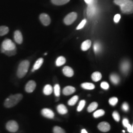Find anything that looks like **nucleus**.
I'll list each match as a JSON object with an SVG mask.
<instances>
[{
	"instance_id": "nucleus-12",
	"label": "nucleus",
	"mask_w": 133,
	"mask_h": 133,
	"mask_svg": "<svg viewBox=\"0 0 133 133\" xmlns=\"http://www.w3.org/2000/svg\"><path fill=\"white\" fill-rule=\"evenodd\" d=\"M36 87V83L34 81H30L26 84L25 90L28 93L33 92Z\"/></svg>"
},
{
	"instance_id": "nucleus-8",
	"label": "nucleus",
	"mask_w": 133,
	"mask_h": 133,
	"mask_svg": "<svg viewBox=\"0 0 133 133\" xmlns=\"http://www.w3.org/2000/svg\"><path fill=\"white\" fill-rule=\"evenodd\" d=\"M39 19L42 24L45 26H48L51 23V19L46 14H42L39 16Z\"/></svg>"
},
{
	"instance_id": "nucleus-42",
	"label": "nucleus",
	"mask_w": 133,
	"mask_h": 133,
	"mask_svg": "<svg viewBox=\"0 0 133 133\" xmlns=\"http://www.w3.org/2000/svg\"><path fill=\"white\" fill-rule=\"evenodd\" d=\"M85 2L88 5H90L94 3V0H84Z\"/></svg>"
},
{
	"instance_id": "nucleus-3",
	"label": "nucleus",
	"mask_w": 133,
	"mask_h": 133,
	"mask_svg": "<svg viewBox=\"0 0 133 133\" xmlns=\"http://www.w3.org/2000/svg\"><path fill=\"white\" fill-rule=\"evenodd\" d=\"M30 62L28 60L22 61L19 64L17 71V76L18 78H21L25 76L28 71Z\"/></svg>"
},
{
	"instance_id": "nucleus-41",
	"label": "nucleus",
	"mask_w": 133,
	"mask_h": 133,
	"mask_svg": "<svg viewBox=\"0 0 133 133\" xmlns=\"http://www.w3.org/2000/svg\"><path fill=\"white\" fill-rule=\"evenodd\" d=\"M128 129V131L129 133H133V125H131L130 124H129L127 126V127H126Z\"/></svg>"
},
{
	"instance_id": "nucleus-1",
	"label": "nucleus",
	"mask_w": 133,
	"mask_h": 133,
	"mask_svg": "<svg viewBox=\"0 0 133 133\" xmlns=\"http://www.w3.org/2000/svg\"><path fill=\"white\" fill-rule=\"evenodd\" d=\"M114 3L119 5L122 13L125 14H131L133 13L132 0H114Z\"/></svg>"
},
{
	"instance_id": "nucleus-38",
	"label": "nucleus",
	"mask_w": 133,
	"mask_h": 133,
	"mask_svg": "<svg viewBox=\"0 0 133 133\" xmlns=\"http://www.w3.org/2000/svg\"><path fill=\"white\" fill-rule=\"evenodd\" d=\"M122 109L124 111L127 112L129 110V105L126 102L124 103L122 105Z\"/></svg>"
},
{
	"instance_id": "nucleus-39",
	"label": "nucleus",
	"mask_w": 133,
	"mask_h": 133,
	"mask_svg": "<svg viewBox=\"0 0 133 133\" xmlns=\"http://www.w3.org/2000/svg\"><path fill=\"white\" fill-rule=\"evenodd\" d=\"M121 18V16L119 14H116L114 17V21L115 23H118L119 20H120Z\"/></svg>"
},
{
	"instance_id": "nucleus-27",
	"label": "nucleus",
	"mask_w": 133,
	"mask_h": 133,
	"mask_svg": "<svg viewBox=\"0 0 133 133\" xmlns=\"http://www.w3.org/2000/svg\"><path fill=\"white\" fill-rule=\"evenodd\" d=\"M78 100V96H74L72 97L71 99L68 101V104L70 105V106H72L76 104Z\"/></svg>"
},
{
	"instance_id": "nucleus-29",
	"label": "nucleus",
	"mask_w": 133,
	"mask_h": 133,
	"mask_svg": "<svg viewBox=\"0 0 133 133\" xmlns=\"http://www.w3.org/2000/svg\"><path fill=\"white\" fill-rule=\"evenodd\" d=\"M102 49V46L100 43L98 42H96L94 44V50L95 53H99Z\"/></svg>"
},
{
	"instance_id": "nucleus-14",
	"label": "nucleus",
	"mask_w": 133,
	"mask_h": 133,
	"mask_svg": "<svg viewBox=\"0 0 133 133\" xmlns=\"http://www.w3.org/2000/svg\"><path fill=\"white\" fill-rule=\"evenodd\" d=\"M14 38L15 42L18 44H21L23 42V36L19 30H16L14 32Z\"/></svg>"
},
{
	"instance_id": "nucleus-43",
	"label": "nucleus",
	"mask_w": 133,
	"mask_h": 133,
	"mask_svg": "<svg viewBox=\"0 0 133 133\" xmlns=\"http://www.w3.org/2000/svg\"><path fill=\"white\" fill-rule=\"evenodd\" d=\"M81 133H88V132H87V131L85 129H82V130H81Z\"/></svg>"
},
{
	"instance_id": "nucleus-2",
	"label": "nucleus",
	"mask_w": 133,
	"mask_h": 133,
	"mask_svg": "<svg viewBox=\"0 0 133 133\" xmlns=\"http://www.w3.org/2000/svg\"><path fill=\"white\" fill-rule=\"evenodd\" d=\"M23 98V95L21 94H16L15 95L10 96L5 100L4 105L7 108L14 107L17 105Z\"/></svg>"
},
{
	"instance_id": "nucleus-13",
	"label": "nucleus",
	"mask_w": 133,
	"mask_h": 133,
	"mask_svg": "<svg viewBox=\"0 0 133 133\" xmlns=\"http://www.w3.org/2000/svg\"><path fill=\"white\" fill-rule=\"evenodd\" d=\"M76 88L71 86H67L65 87L63 90V93L64 95H71L76 92Z\"/></svg>"
},
{
	"instance_id": "nucleus-18",
	"label": "nucleus",
	"mask_w": 133,
	"mask_h": 133,
	"mask_svg": "<svg viewBox=\"0 0 133 133\" xmlns=\"http://www.w3.org/2000/svg\"><path fill=\"white\" fill-rule=\"evenodd\" d=\"M110 80L115 85L118 84L120 82V77L116 74H112L110 76Z\"/></svg>"
},
{
	"instance_id": "nucleus-11",
	"label": "nucleus",
	"mask_w": 133,
	"mask_h": 133,
	"mask_svg": "<svg viewBox=\"0 0 133 133\" xmlns=\"http://www.w3.org/2000/svg\"><path fill=\"white\" fill-rule=\"evenodd\" d=\"M41 113L44 117L49 119H52L54 117V112L49 109H43L42 110Z\"/></svg>"
},
{
	"instance_id": "nucleus-7",
	"label": "nucleus",
	"mask_w": 133,
	"mask_h": 133,
	"mask_svg": "<svg viewBox=\"0 0 133 133\" xmlns=\"http://www.w3.org/2000/svg\"><path fill=\"white\" fill-rule=\"evenodd\" d=\"M130 63L128 60H124L121 62L120 66V71L123 74L125 75H128L129 71H130Z\"/></svg>"
},
{
	"instance_id": "nucleus-19",
	"label": "nucleus",
	"mask_w": 133,
	"mask_h": 133,
	"mask_svg": "<svg viewBox=\"0 0 133 133\" xmlns=\"http://www.w3.org/2000/svg\"><path fill=\"white\" fill-rule=\"evenodd\" d=\"M43 59L42 58H40L38 60H37L34 65L33 69H32V71L34 72L35 71L37 70L38 69H39L43 65Z\"/></svg>"
},
{
	"instance_id": "nucleus-31",
	"label": "nucleus",
	"mask_w": 133,
	"mask_h": 133,
	"mask_svg": "<svg viewBox=\"0 0 133 133\" xmlns=\"http://www.w3.org/2000/svg\"><path fill=\"white\" fill-rule=\"evenodd\" d=\"M85 104L86 101L85 100H81V101L79 103V105L77 107V111H79V112L81 111L84 108V107H85Z\"/></svg>"
},
{
	"instance_id": "nucleus-33",
	"label": "nucleus",
	"mask_w": 133,
	"mask_h": 133,
	"mask_svg": "<svg viewBox=\"0 0 133 133\" xmlns=\"http://www.w3.org/2000/svg\"><path fill=\"white\" fill-rule=\"evenodd\" d=\"M3 53H5V54H6V55L9 56H14L16 54V48L13 49V50L5 51Z\"/></svg>"
},
{
	"instance_id": "nucleus-34",
	"label": "nucleus",
	"mask_w": 133,
	"mask_h": 133,
	"mask_svg": "<svg viewBox=\"0 0 133 133\" xmlns=\"http://www.w3.org/2000/svg\"><path fill=\"white\" fill-rule=\"evenodd\" d=\"M118 100L117 99V98L116 97H112L110 98L109 100V103L110 105L112 106H114L117 104V103H118Z\"/></svg>"
},
{
	"instance_id": "nucleus-24",
	"label": "nucleus",
	"mask_w": 133,
	"mask_h": 133,
	"mask_svg": "<svg viewBox=\"0 0 133 133\" xmlns=\"http://www.w3.org/2000/svg\"><path fill=\"white\" fill-rule=\"evenodd\" d=\"M66 59L63 56L58 57L56 61V65L58 66H62L66 63Z\"/></svg>"
},
{
	"instance_id": "nucleus-45",
	"label": "nucleus",
	"mask_w": 133,
	"mask_h": 133,
	"mask_svg": "<svg viewBox=\"0 0 133 133\" xmlns=\"http://www.w3.org/2000/svg\"><path fill=\"white\" fill-rule=\"evenodd\" d=\"M122 132H123V133H125V131H124V130H123V131H122Z\"/></svg>"
},
{
	"instance_id": "nucleus-28",
	"label": "nucleus",
	"mask_w": 133,
	"mask_h": 133,
	"mask_svg": "<svg viewBox=\"0 0 133 133\" xmlns=\"http://www.w3.org/2000/svg\"><path fill=\"white\" fill-rule=\"evenodd\" d=\"M105 111L102 109H99L96 111L93 114V116L95 118H99L105 115Z\"/></svg>"
},
{
	"instance_id": "nucleus-26",
	"label": "nucleus",
	"mask_w": 133,
	"mask_h": 133,
	"mask_svg": "<svg viewBox=\"0 0 133 133\" xmlns=\"http://www.w3.org/2000/svg\"><path fill=\"white\" fill-rule=\"evenodd\" d=\"M9 29L5 26H0V36H3L9 33Z\"/></svg>"
},
{
	"instance_id": "nucleus-23",
	"label": "nucleus",
	"mask_w": 133,
	"mask_h": 133,
	"mask_svg": "<svg viewBox=\"0 0 133 133\" xmlns=\"http://www.w3.org/2000/svg\"><path fill=\"white\" fill-rule=\"evenodd\" d=\"M70 0H51L53 4L57 5H65L69 3Z\"/></svg>"
},
{
	"instance_id": "nucleus-10",
	"label": "nucleus",
	"mask_w": 133,
	"mask_h": 133,
	"mask_svg": "<svg viewBox=\"0 0 133 133\" xmlns=\"http://www.w3.org/2000/svg\"><path fill=\"white\" fill-rule=\"evenodd\" d=\"M98 128L100 131L103 132H107L110 129V125L107 122L103 121L98 124Z\"/></svg>"
},
{
	"instance_id": "nucleus-17",
	"label": "nucleus",
	"mask_w": 133,
	"mask_h": 133,
	"mask_svg": "<svg viewBox=\"0 0 133 133\" xmlns=\"http://www.w3.org/2000/svg\"><path fill=\"white\" fill-rule=\"evenodd\" d=\"M57 110L58 113L60 114H66L68 111L66 107L63 104L58 105L57 106Z\"/></svg>"
},
{
	"instance_id": "nucleus-37",
	"label": "nucleus",
	"mask_w": 133,
	"mask_h": 133,
	"mask_svg": "<svg viewBox=\"0 0 133 133\" xmlns=\"http://www.w3.org/2000/svg\"><path fill=\"white\" fill-rule=\"evenodd\" d=\"M101 87L105 90H108L109 88V84L108 82L104 81L101 83Z\"/></svg>"
},
{
	"instance_id": "nucleus-35",
	"label": "nucleus",
	"mask_w": 133,
	"mask_h": 133,
	"mask_svg": "<svg viewBox=\"0 0 133 133\" xmlns=\"http://www.w3.org/2000/svg\"><path fill=\"white\" fill-rule=\"evenodd\" d=\"M112 117L114 118V120L117 122H119L120 120V116L119 113L116 111H114V112H113Z\"/></svg>"
},
{
	"instance_id": "nucleus-5",
	"label": "nucleus",
	"mask_w": 133,
	"mask_h": 133,
	"mask_svg": "<svg viewBox=\"0 0 133 133\" xmlns=\"http://www.w3.org/2000/svg\"><path fill=\"white\" fill-rule=\"evenodd\" d=\"M6 128L11 133H15L19 128L18 124L14 120L9 121L6 124Z\"/></svg>"
},
{
	"instance_id": "nucleus-30",
	"label": "nucleus",
	"mask_w": 133,
	"mask_h": 133,
	"mask_svg": "<svg viewBox=\"0 0 133 133\" xmlns=\"http://www.w3.org/2000/svg\"><path fill=\"white\" fill-rule=\"evenodd\" d=\"M54 91L55 95L57 97H59L60 95V87L59 84H57L55 85L54 87Z\"/></svg>"
},
{
	"instance_id": "nucleus-32",
	"label": "nucleus",
	"mask_w": 133,
	"mask_h": 133,
	"mask_svg": "<svg viewBox=\"0 0 133 133\" xmlns=\"http://www.w3.org/2000/svg\"><path fill=\"white\" fill-rule=\"evenodd\" d=\"M53 131L54 133H66L63 129L59 126H55L53 128Z\"/></svg>"
},
{
	"instance_id": "nucleus-16",
	"label": "nucleus",
	"mask_w": 133,
	"mask_h": 133,
	"mask_svg": "<svg viewBox=\"0 0 133 133\" xmlns=\"http://www.w3.org/2000/svg\"><path fill=\"white\" fill-rule=\"evenodd\" d=\"M91 45V41L89 39L86 40L84 42H83L81 44V49L82 51H87L88 50Z\"/></svg>"
},
{
	"instance_id": "nucleus-6",
	"label": "nucleus",
	"mask_w": 133,
	"mask_h": 133,
	"mask_svg": "<svg viewBox=\"0 0 133 133\" xmlns=\"http://www.w3.org/2000/svg\"><path fill=\"white\" fill-rule=\"evenodd\" d=\"M77 14L76 12H72L68 14L64 19V22L66 25H70L72 24L76 20Z\"/></svg>"
},
{
	"instance_id": "nucleus-4",
	"label": "nucleus",
	"mask_w": 133,
	"mask_h": 133,
	"mask_svg": "<svg viewBox=\"0 0 133 133\" xmlns=\"http://www.w3.org/2000/svg\"><path fill=\"white\" fill-rule=\"evenodd\" d=\"M16 48L15 43L12 42L11 40L10 39H5L2 43L1 50L2 52L4 53L5 51L13 50Z\"/></svg>"
},
{
	"instance_id": "nucleus-40",
	"label": "nucleus",
	"mask_w": 133,
	"mask_h": 133,
	"mask_svg": "<svg viewBox=\"0 0 133 133\" xmlns=\"http://www.w3.org/2000/svg\"><path fill=\"white\" fill-rule=\"evenodd\" d=\"M122 123H123V125L125 127H127V126H128V125L129 124V123L128 119H127V118H124V119H123V121H122Z\"/></svg>"
},
{
	"instance_id": "nucleus-44",
	"label": "nucleus",
	"mask_w": 133,
	"mask_h": 133,
	"mask_svg": "<svg viewBox=\"0 0 133 133\" xmlns=\"http://www.w3.org/2000/svg\"><path fill=\"white\" fill-rule=\"evenodd\" d=\"M44 55H47V53H45L44 54Z\"/></svg>"
},
{
	"instance_id": "nucleus-22",
	"label": "nucleus",
	"mask_w": 133,
	"mask_h": 133,
	"mask_svg": "<svg viewBox=\"0 0 133 133\" xmlns=\"http://www.w3.org/2000/svg\"><path fill=\"white\" fill-rule=\"evenodd\" d=\"M52 87L49 84H47L43 88V93L45 95H50L52 93Z\"/></svg>"
},
{
	"instance_id": "nucleus-9",
	"label": "nucleus",
	"mask_w": 133,
	"mask_h": 133,
	"mask_svg": "<svg viewBox=\"0 0 133 133\" xmlns=\"http://www.w3.org/2000/svg\"><path fill=\"white\" fill-rule=\"evenodd\" d=\"M96 11L97 8L94 3L90 5H89L87 10V14L89 18H91L94 16L96 13Z\"/></svg>"
},
{
	"instance_id": "nucleus-20",
	"label": "nucleus",
	"mask_w": 133,
	"mask_h": 133,
	"mask_svg": "<svg viewBox=\"0 0 133 133\" xmlns=\"http://www.w3.org/2000/svg\"><path fill=\"white\" fill-rule=\"evenodd\" d=\"M102 77V74L100 72L96 71L93 72L91 75V78L93 81L95 82H98L100 81Z\"/></svg>"
},
{
	"instance_id": "nucleus-25",
	"label": "nucleus",
	"mask_w": 133,
	"mask_h": 133,
	"mask_svg": "<svg viewBox=\"0 0 133 133\" xmlns=\"http://www.w3.org/2000/svg\"><path fill=\"white\" fill-rule=\"evenodd\" d=\"M98 104L97 102H92L88 106V107L87 108V111L89 112H92V111H94L95 109H97V108H98Z\"/></svg>"
},
{
	"instance_id": "nucleus-21",
	"label": "nucleus",
	"mask_w": 133,
	"mask_h": 133,
	"mask_svg": "<svg viewBox=\"0 0 133 133\" xmlns=\"http://www.w3.org/2000/svg\"><path fill=\"white\" fill-rule=\"evenodd\" d=\"M81 86L84 89L86 90H93L95 88V85L94 84L89 82L83 83L81 84Z\"/></svg>"
},
{
	"instance_id": "nucleus-36",
	"label": "nucleus",
	"mask_w": 133,
	"mask_h": 133,
	"mask_svg": "<svg viewBox=\"0 0 133 133\" xmlns=\"http://www.w3.org/2000/svg\"><path fill=\"white\" fill-rule=\"evenodd\" d=\"M86 23V19H84L81 22V23L79 24L77 27H76V30H81L82 28H83L84 27V26H85Z\"/></svg>"
},
{
	"instance_id": "nucleus-15",
	"label": "nucleus",
	"mask_w": 133,
	"mask_h": 133,
	"mask_svg": "<svg viewBox=\"0 0 133 133\" xmlns=\"http://www.w3.org/2000/svg\"><path fill=\"white\" fill-rule=\"evenodd\" d=\"M63 72L65 76L71 77L74 76V72L72 69L69 66H65L63 69Z\"/></svg>"
}]
</instances>
